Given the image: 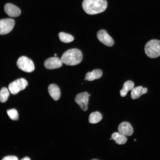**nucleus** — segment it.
<instances>
[{"mask_svg":"<svg viewBox=\"0 0 160 160\" xmlns=\"http://www.w3.org/2000/svg\"><path fill=\"white\" fill-rule=\"evenodd\" d=\"M82 7L87 14L95 15L102 12L107 7L106 0H83Z\"/></svg>","mask_w":160,"mask_h":160,"instance_id":"1","label":"nucleus"},{"mask_svg":"<svg viewBox=\"0 0 160 160\" xmlns=\"http://www.w3.org/2000/svg\"><path fill=\"white\" fill-rule=\"evenodd\" d=\"M61 59L63 63L68 65H74L79 63L82 59L81 52L79 49H72L65 51L62 55Z\"/></svg>","mask_w":160,"mask_h":160,"instance_id":"2","label":"nucleus"},{"mask_svg":"<svg viewBox=\"0 0 160 160\" xmlns=\"http://www.w3.org/2000/svg\"><path fill=\"white\" fill-rule=\"evenodd\" d=\"M144 50L146 55L151 58L160 56V40H151L146 44Z\"/></svg>","mask_w":160,"mask_h":160,"instance_id":"3","label":"nucleus"},{"mask_svg":"<svg viewBox=\"0 0 160 160\" xmlns=\"http://www.w3.org/2000/svg\"><path fill=\"white\" fill-rule=\"evenodd\" d=\"M17 67L21 70L26 72H31L35 69L34 64L30 59L25 56L20 57L17 62Z\"/></svg>","mask_w":160,"mask_h":160,"instance_id":"4","label":"nucleus"},{"mask_svg":"<svg viewBox=\"0 0 160 160\" xmlns=\"http://www.w3.org/2000/svg\"><path fill=\"white\" fill-rule=\"evenodd\" d=\"M28 85L27 81L24 78L18 79L10 83L8 89L12 94L15 95L24 89Z\"/></svg>","mask_w":160,"mask_h":160,"instance_id":"5","label":"nucleus"},{"mask_svg":"<svg viewBox=\"0 0 160 160\" xmlns=\"http://www.w3.org/2000/svg\"><path fill=\"white\" fill-rule=\"evenodd\" d=\"M15 24L14 19L12 18L2 19L0 21V34L4 35L9 33L13 29Z\"/></svg>","mask_w":160,"mask_h":160,"instance_id":"6","label":"nucleus"},{"mask_svg":"<svg viewBox=\"0 0 160 160\" xmlns=\"http://www.w3.org/2000/svg\"><path fill=\"white\" fill-rule=\"evenodd\" d=\"M90 95L87 92H84L77 94L75 98V102L83 111H86L88 109L89 97Z\"/></svg>","mask_w":160,"mask_h":160,"instance_id":"7","label":"nucleus"},{"mask_svg":"<svg viewBox=\"0 0 160 160\" xmlns=\"http://www.w3.org/2000/svg\"><path fill=\"white\" fill-rule=\"evenodd\" d=\"M97 37L100 42L107 46H112L114 44L113 39L105 30L98 31L97 33Z\"/></svg>","mask_w":160,"mask_h":160,"instance_id":"8","label":"nucleus"},{"mask_svg":"<svg viewBox=\"0 0 160 160\" xmlns=\"http://www.w3.org/2000/svg\"><path fill=\"white\" fill-rule=\"evenodd\" d=\"M63 63L61 59L54 57L46 60L44 62V65L47 69H53L60 67L62 66Z\"/></svg>","mask_w":160,"mask_h":160,"instance_id":"9","label":"nucleus"},{"mask_svg":"<svg viewBox=\"0 0 160 160\" xmlns=\"http://www.w3.org/2000/svg\"><path fill=\"white\" fill-rule=\"evenodd\" d=\"M4 8L6 14L10 17H16L20 15L21 11L19 8L12 4H6Z\"/></svg>","mask_w":160,"mask_h":160,"instance_id":"10","label":"nucleus"},{"mask_svg":"<svg viewBox=\"0 0 160 160\" xmlns=\"http://www.w3.org/2000/svg\"><path fill=\"white\" fill-rule=\"evenodd\" d=\"M118 129L119 132L126 136H130L132 135L133 132L132 127L129 123L127 122L121 123Z\"/></svg>","mask_w":160,"mask_h":160,"instance_id":"11","label":"nucleus"},{"mask_svg":"<svg viewBox=\"0 0 160 160\" xmlns=\"http://www.w3.org/2000/svg\"><path fill=\"white\" fill-rule=\"evenodd\" d=\"M49 94L55 100H58L60 96V92L58 87L55 84H51L48 87Z\"/></svg>","mask_w":160,"mask_h":160,"instance_id":"12","label":"nucleus"},{"mask_svg":"<svg viewBox=\"0 0 160 160\" xmlns=\"http://www.w3.org/2000/svg\"><path fill=\"white\" fill-rule=\"evenodd\" d=\"M147 92V89L140 86L134 88L131 91V96L133 99H135Z\"/></svg>","mask_w":160,"mask_h":160,"instance_id":"13","label":"nucleus"},{"mask_svg":"<svg viewBox=\"0 0 160 160\" xmlns=\"http://www.w3.org/2000/svg\"><path fill=\"white\" fill-rule=\"evenodd\" d=\"M102 72L100 69H96L92 72L87 73L85 75L84 80L92 81L100 78L102 75Z\"/></svg>","mask_w":160,"mask_h":160,"instance_id":"14","label":"nucleus"},{"mask_svg":"<svg viewBox=\"0 0 160 160\" xmlns=\"http://www.w3.org/2000/svg\"><path fill=\"white\" fill-rule=\"evenodd\" d=\"M111 137L117 144L119 145L124 144L127 140L126 136L119 132L113 133Z\"/></svg>","mask_w":160,"mask_h":160,"instance_id":"15","label":"nucleus"},{"mask_svg":"<svg viewBox=\"0 0 160 160\" xmlns=\"http://www.w3.org/2000/svg\"><path fill=\"white\" fill-rule=\"evenodd\" d=\"M134 84L132 81L129 80L124 84L122 89L120 90V94L121 97L126 96L128 91H132L134 88Z\"/></svg>","mask_w":160,"mask_h":160,"instance_id":"16","label":"nucleus"},{"mask_svg":"<svg viewBox=\"0 0 160 160\" xmlns=\"http://www.w3.org/2000/svg\"><path fill=\"white\" fill-rule=\"evenodd\" d=\"M102 119V114L98 111L91 113L89 118V122L91 124H96L100 122Z\"/></svg>","mask_w":160,"mask_h":160,"instance_id":"17","label":"nucleus"},{"mask_svg":"<svg viewBox=\"0 0 160 160\" xmlns=\"http://www.w3.org/2000/svg\"><path fill=\"white\" fill-rule=\"evenodd\" d=\"M58 36L60 41L64 43H70L74 40V38L72 36L65 33H60L58 34Z\"/></svg>","mask_w":160,"mask_h":160,"instance_id":"18","label":"nucleus"},{"mask_svg":"<svg viewBox=\"0 0 160 160\" xmlns=\"http://www.w3.org/2000/svg\"><path fill=\"white\" fill-rule=\"evenodd\" d=\"M8 89L6 87L1 89L0 92V100L1 102L4 103L7 100L9 95Z\"/></svg>","mask_w":160,"mask_h":160,"instance_id":"19","label":"nucleus"},{"mask_svg":"<svg viewBox=\"0 0 160 160\" xmlns=\"http://www.w3.org/2000/svg\"><path fill=\"white\" fill-rule=\"evenodd\" d=\"M7 113L9 118L13 120H16L18 119V114L17 111L15 109L8 110Z\"/></svg>","mask_w":160,"mask_h":160,"instance_id":"20","label":"nucleus"},{"mask_svg":"<svg viewBox=\"0 0 160 160\" xmlns=\"http://www.w3.org/2000/svg\"><path fill=\"white\" fill-rule=\"evenodd\" d=\"M18 159L17 157L14 156H9L4 157L3 160H17Z\"/></svg>","mask_w":160,"mask_h":160,"instance_id":"21","label":"nucleus"},{"mask_svg":"<svg viewBox=\"0 0 160 160\" xmlns=\"http://www.w3.org/2000/svg\"><path fill=\"white\" fill-rule=\"evenodd\" d=\"M21 160H30L29 158L28 157H25L23 158V159H22Z\"/></svg>","mask_w":160,"mask_h":160,"instance_id":"22","label":"nucleus"},{"mask_svg":"<svg viewBox=\"0 0 160 160\" xmlns=\"http://www.w3.org/2000/svg\"><path fill=\"white\" fill-rule=\"evenodd\" d=\"M54 55H55V56H56L57 55L56 54H54Z\"/></svg>","mask_w":160,"mask_h":160,"instance_id":"23","label":"nucleus"},{"mask_svg":"<svg viewBox=\"0 0 160 160\" xmlns=\"http://www.w3.org/2000/svg\"><path fill=\"white\" fill-rule=\"evenodd\" d=\"M92 160H98V159H93Z\"/></svg>","mask_w":160,"mask_h":160,"instance_id":"24","label":"nucleus"}]
</instances>
